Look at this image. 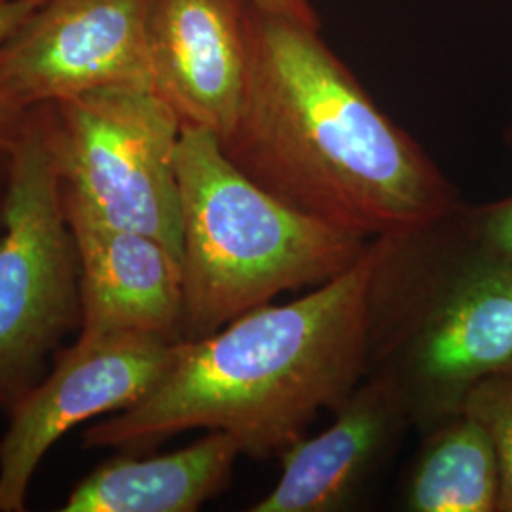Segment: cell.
Segmentation results:
<instances>
[{
  "instance_id": "cell-18",
  "label": "cell",
  "mask_w": 512,
  "mask_h": 512,
  "mask_svg": "<svg viewBox=\"0 0 512 512\" xmlns=\"http://www.w3.org/2000/svg\"><path fill=\"white\" fill-rule=\"evenodd\" d=\"M505 143H507V147H509V150H511L512 154V118L511 124H509V128H507V131H505Z\"/></svg>"
},
{
  "instance_id": "cell-9",
  "label": "cell",
  "mask_w": 512,
  "mask_h": 512,
  "mask_svg": "<svg viewBox=\"0 0 512 512\" xmlns=\"http://www.w3.org/2000/svg\"><path fill=\"white\" fill-rule=\"evenodd\" d=\"M247 0H148L152 92L183 128L222 139L247 76Z\"/></svg>"
},
{
  "instance_id": "cell-4",
  "label": "cell",
  "mask_w": 512,
  "mask_h": 512,
  "mask_svg": "<svg viewBox=\"0 0 512 512\" xmlns=\"http://www.w3.org/2000/svg\"><path fill=\"white\" fill-rule=\"evenodd\" d=\"M183 226V340H200L279 294L346 272L370 239L277 200L232 164L219 137L183 128L177 156Z\"/></svg>"
},
{
  "instance_id": "cell-13",
  "label": "cell",
  "mask_w": 512,
  "mask_h": 512,
  "mask_svg": "<svg viewBox=\"0 0 512 512\" xmlns=\"http://www.w3.org/2000/svg\"><path fill=\"white\" fill-rule=\"evenodd\" d=\"M501 475L494 442L461 412L431 427L404 488L412 512H497Z\"/></svg>"
},
{
  "instance_id": "cell-11",
  "label": "cell",
  "mask_w": 512,
  "mask_h": 512,
  "mask_svg": "<svg viewBox=\"0 0 512 512\" xmlns=\"http://www.w3.org/2000/svg\"><path fill=\"white\" fill-rule=\"evenodd\" d=\"M410 421L403 389L378 368L357 385L336 420L315 437L285 450L274 488L251 512H329L340 509L365 482Z\"/></svg>"
},
{
  "instance_id": "cell-15",
  "label": "cell",
  "mask_w": 512,
  "mask_h": 512,
  "mask_svg": "<svg viewBox=\"0 0 512 512\" xmlns=\"http://www.w3.org/2000/svg\"><path fill=\"white\" fill-rule=\"evenodd\" d=\"M40 2L42 0H0V52L8 38L18 31L19 25L31 16V12ZM27 114L29 110L19 107L4 90L0 80V226L8 192L10 167L27 122Z\"/></svg>"
},
{
  "instance_id": "cell-8",
  "label": "cell",
  "mask_w": 512,
  "mask_h": 512,
  "mask_svg": "<svg viewBox=\"0 0 512 512\" xmlns=\"http://www.w3.org/2000/svg\"><path fill=\"white\" fill-rule=\"evenodd\" d=\"M147 10L148 0H42L2 46L4 90L25 110L109 88L152 92Z\"/></svg>"
},
{
  "instance_id": "cell-14",
  "label": "cell",
  "mask_w": 512,
  "mask_h": 512,
  "mask_svg": "<svg viewBox=\"0 0 512 512\" xmlns=\"http://www.w3.org/2000/svg\"><path fill=\"white\" fill-rule=\"evenodd\" d=\"M463 412L480 421L494 442L501 475L497 512H512V370L476 385Z\"/></svg>"
},
{
  "instance_id": "cell-17",
  "label": "cell",
  "mask_w": 512,
  "mask_h": 512,
  "mask_svg": "<svg viewBox=\"0 0 512 512\" xmlns=\"http://www.w3.org/2000/svg\"><path fill=\"white\" fill-rule=\"evenodd\" d=\"M255 6H260L264 10H270L279 16L285 18L296 19L302 23H310V25H321L319 16L315 12V8L311 6L310 0H249Z\"/></svg>"
},
{
  "instance_id": "cell-7",
  "label": "cell",
  "mask_w": 512,
  "mask_h": 512,
  "mask_svg": "<svg viewBox=\"0 0 512 512\" xmlns=\"http://www.w3.org/2000/svg\"><path fill=\"white\" fill-rule=\"evenodd\" d=\"M183 340L152 334L82 338L8 414L0 439V512H23L38 465L76 425L139 403L181 353Z\"/></svg>"
},
{
  "instance_id": "cell-5",
  "label": "cell",
  "mask_w": 512,
  "mask_h": 512,
  "mask_svg": "<svg viewBox=\"0 0 512 512\" xmlns=\"http://www.w3.org/2000/svg\"><path fill=\"white\" fill-rule=\"evenodd\" d=\"M82 325L80 266L61 202L48 105L29 110L0 226V408L44 378L61 340Z\"/></svg>"
},
{
  "instance_id": "cell-3",
  "label": "cell",
  "mask_w": 512,
  "mask_h": 512,
  "mask_svg": "<svg viewBox=\"0 0 512 512\" xmlns=\"http://www.w3.org/2000/svg\"><path fill=\"white\" fill-rule=\"evenodd\" d=\"M461 207L410 236L418 268L395 239L374 296V315L393 323L372 329L387 334L372 338L370 365L382 361L410 421L427 429L461 414L476 385L512 370V262L467 230Z\"/></svg>"
},
{
  "instance_id": "cell-2",
  "label": "cell",
  "mask_w": 512,
  "mask_h": 512,
  "mask_svg": "<svg viewBox=\"0 0 512 512\" xmlns=\"http://www.w3.org/2000/svg\"><path fill=\"white\" fill-rule=\"evenodd\" d=\"M397 238L287 304H266L222 329L183 340L147 395L84 431L86 448L143 454L184 431L228 433L241 454L281 456L321 410H336L366 378L374 296Z\"/></svg>"
},
{
  "instance_id": "cell-16",
  "label": "cell",
  "mask_w": 512,
  "mask_h": 512,
  "mask_svg": "<svg viewBox=\"0 0 512 512\" xmlns=\"http://www.w3.org/2000/svg\"><path fill=\"white\" fill-rule=\"evenodd\" d=\"M467 230L495 255L512 262V196L476 207H461Z\"/></svg>"
},
{
  "instance_id": "cell-12",
  "label": "cell",
  "mask_w": 512,
  "mask_h": 512,
  "mask_svg": "<svg viewBox=\"0 0 512 512\" xmlns=\"http://www.w3.org/2000/svg\"><path fill=\"white\" fill-rule=\"evenodd\" d=\"M241 456L228 433L207 431L171 454H124L76 484L63 512H194L220 494Z\"/></svg>"
},
{
  "instance_id": "cell-6",
  "label": "cell",
  "mask_w": 512,
  "mask_h": 512,
  "mask_svg": "<svg viewBox=\"0 0 512 512\" xmlns=\"http://www.w3.org/2000/svg\"><path fill=\"white\" fill-rule=\"evenodd\" d=\"M61 194L181 260L177 145L183 126L156 93L109 88L48 105Z\"/></svg>"
},
{
  "instance_id": "cell-10",
  "label": "cell",
  "mask_w": 512,
  "mask_h": 512,
  "mask_svg": "<svg viewBox=\"0 0 512 512\" xmlns=\"http://www.w3.org/2000/svg\"><path fill=\"white\" fill-rule=\"evenodd\" d=\"M80 266L78 336L183 340V266L164 243L112 226L61 194Z\"/></svg>"
},
{
  "instance_id": "cell-1",
  "label": "cell",
  "mask_w": 512,
  "mask_h": 512,
  "mask_svg": "<svg viewBox=\"0 0 512 512\" xmlns=\"http://www.w3.org/2000/svg\"><path fill=\"white\" fill-rule=\"evenodd\" d=\"M247 76L219 139L260 188L359 238H408L458 213L456 186L310 25L247 0Z\"/></svg>"
}]
</instances>
